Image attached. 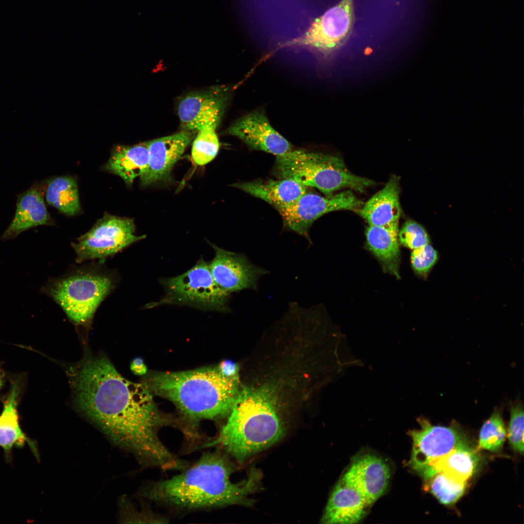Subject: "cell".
Returning <instances> with one entry per match:
<instances>
[{
  "mask_svg": "<svg viewBox=\"0 0 524 524\" xmlns=\"http://www.w3.org/2000/svg\"><path fill=\"white\" fill-rule=\"evenodd\" d=\"M72 373L75 405L114 442L144 464L176 470L182 460L163 443L159 432L173 421L156 407L143 385L131 382L103 355L85 358Z\"/></svg>",
  "mask_w": 524,
  "mask_h": 524,
  "instance_id": "6da1fadb",
  "label": "cell"
},
{
  "mask_svg": "<svg viewBox=\"0 0 524 524\" xmlns=\"http://www.w3.org/2000/svg\"><path fill=\"white\" fill-rule=\"evenodd\" d=\"M234 470L220 452L207 453L180 474L151 482L142 494L152 501L183 510L249 505L248 496L257 489L261 474L253 469L244 482L234 483L230 480Z\"/></svg>",
  "mask_w": 524,
  "mask_h": 524,
  "instance_id": "7a4b0ae2",
  "label": "cell"
},
{
  "mask_svg": "<svg viewBox=\"0 0 524 524\" xmlns=\"http://www.w3.org/2000/svg\"><path fill=\"white\" fill-rule=\"evenodd\" d=\"M268 385L240 389L226 423L207 446H218L240 462L279 441L285 427Z\"/></svg>",
  "mask_w": 524,
  "mask_h": 524,
  "instance_id": "3957f363",
  "label": "cell"
},
{
  "mask_svg": "<svg viewBox=\"0 0 524 524\" xmlns=\"http://www.w3.org/2000/svg\"><path fill=\"white\" fill-rule=\"evenodd\" d=\"M143 385L151 393L170 400L186 417L196 422L229 415L240 390L239 377L224 376L217 366L153 373Z\"/></svg>",
  "mask_w": 524,
  "mask_h": 524,
  "instance_id": "277c9868",
  "label": "cell"
},
{
  "mask_svg": "<svg viewBox=\"0 0 524 524\" xmlns=\"http://www.w3.org/2000/svg\"><path fill=\"white\" fill-rule=\"evenodd\" d=\"M104 262L75 267L48 287L49 294L76 326H90L98 308L118 282L117 273L107 268Z\"/></svg>",
  "mask_w": 524,
  "mask_h": 524,
  "instance_id": "5b68a950",
  "label": "cell"
},
{
  "mask_svg": "<svg viewBox=\"0 0 524 524\" xmlns=\"http://www.w3.org/2000/svg\"><path fill=\"white\" fill-rule=\"evenodd\" d=\"M274 173L278 179H288L314 187L326 196L344 189L361 192L375 183L351 173L337 156L304 149H294L277 156Z\"/></svg>",
  "mask_w": 524,
  "mask_h": 524,
  "instance_id": "8992f818",
  "label": "cell"
},
{
  "mask_svg": "<svg viewBox=\"0 0 524 524\" xmlns=\"http://www.w3.org/2000/svg\"><path fill=\"white\" fill-rule=\"evenodd\" d=\"M165 291L159 301L149 303L146 308L164 305L188 306L203 311L229 312L230 294L215 282L209 263L202 258L185 273L176 277L160 280Z\"/></svg>",
  "mask_w": 524,
  "mask_h": 524,
  "instance_id": "52a82bcc",
  "label": "cell"
},
{
  "mask_svg": "<svg viewBox=\"0 0 524 524\" xmlns=\"http://www.w3.org/2000/svg\"><path fill=\"white\" fill-rule=\"evenodd\" d=\"M133 219L104 213L87 232L77 238L71 246L76 254V262L82 263L106 259L146 238L135 234Z\"/></svg>",
  "mask_w": 524,
  "mask_h": 524,
  "instance_id": "ba28073f",
  "label": "cell"
},
{
  "mask_svg": "<svg viewBox=\"0 0 524 524\" xmlns=\"http://www.w3.org/2000/svg\"><path fill=\"white\" fill-rule=\"evenodd\" d=\"M354 20L353 0H341L316 19L302 35L282 47H299L327 55L349 37Z\"/></svg>",
  "mask_w": 524,
  "mask_h": 524,
  "instance_id": "9c48e42d",
  "label": "cell"
},
{
  "mask_svg": "<svg viewBox=\"0 0 524 524\" xmlns=\"http://www.w3.org/2000/svg\"><path fill=\"white\" fill-rule=\"evenodd\" d=\"M419 429L409 431L412 441L409 464L422 477L438 459L453 450L470 444L456 423L449 426H433L419 418Z\"/></svg>",
  "mask_w": 524,
  "mask_h": 524,
  "instance_id": "30bf717a",
  "label": "cell"
},
{
  "mask_svg": "<svg viewBox=\"0 0 524 524\" xmlns=\"http://www.w3.org/2000/svg\"><path fill=\"white\" fill-rule=\"evenodd\" d=\"M363 202L351 190L330 196H323L308 191L292 204L278 211L287 229L305 237L309 242L310 229L322 215L339 210L358 211Z\"/></svg>",
  "mask_w": 524,
  "mask_h": 524,
  "instance_id": "8fae6325",
  "label": "cell"
},
{
  "mask_svg": "<svg viewBox=\"0 0 524 524\" xmlns=\"http://www.w3.org/2000/svg\"><path fill=\"white\" fill-rule=\"evenodd\" d=\"M215 255L209 263L216 284L228 293L243 290L257 291L260 279L268 272L252 263L243 253L226 250L210 243Z\"/></svg>",
  "mask_w": 524,
  "mask_h": 524,
  "instance_id": "7c38bea8",
  "label": "cell"
},
{
  "mask_svg": "<svg viewBox=\"0 0 524 524\" xmlns=\"http://www.w3.org/2000/svg\"><path fill=\"white\" fill-rule=\"evenodd\" d=\"M229 93L221 87L190 93L182 98L178 114L183 128L190 132L203 129H216L225 113Z\"/></svg>",
  "mask_w": 524,
  "mask_h": 524,
  "instance_id": "4fadbf2b",
  "label": "cell"
},
{
  "mask_svg": "<svg viewBox=\"0 0 524 524\" xmlns=\"http://www.w3.org/2000/svg\"><path fill=\"white\" fill-rule=\"evenodd\" d=\"M227 132L255 150L277 156L294 149L292 144L271 125L264 113L253 111L231 124Z\"/></svg>",
  "mask_w": 524,
  "mask_h": 524,
  "instance_id": "5bb4252c",
  "label": "cell"
},
{
  "mask_svg": "<svg viewBox=\"0 0 524 524\" xmlns=\"http://www.w3.org/2000/svg\"><path fill=\"white\" fill-rule=\"evenodd\" d=\"M390 476V468L382 458L366 453L353 458L342 479L357 490L369 506L384 494Z\"/></svg>",
  "mask_w": 524,
  "mask_h": 524,
  "instance_id": "9a60e30c",
  "label": "cell"
},
{
  "mask_svg": "<svg viewBox=\"0 0 524 524\" xmlns=\"http://www.w3.org/2000/svg\"><path fill=\"white\" fill-rule=\"evenodd\" d=\"M193 137V132L184 131L147 142L148 162L140 176L141 185L147 186L167 179Z\"/></svg>",
  "mask_w": 524,
  "mask_h": 524,
  "instance_id": "2e32d148",
  "label": "cell"
},
{
  "mask_svg": "<svg viewBox=\"0 0 524 524\" xmlns=\"http://www.w3.org/2000/svg\"><path fill=\"white\" fill-rule=\"evenodd\" d=\"M367 507L360 492L341 478L330 495L321 523H357L363 517Z\"/></svg>",
  "mask_w": 524,
  "mask_h": 524,
  "instance_id": "e0dca14e",
  "label": "cell"
},
{
  "mask_svg": "<svg viewBox=\"0 0 524 524\" xmlns=\"http://www.w3.org/2000/svg\"><path fill=\"white\" fill-rule=\"evenodd\" d=\"M16 207L14 217L2 236L3 240L13 238L33 227L54 224L36 185L17 196Z\"/></svg>",
  "mask_w": 524,
  "mask_h": 524,
  "instance_id": "ac0fdd59",
  "label": "cell"
},
{
  "mask_svg": "<svg viewBox=\"0 0 524 524\" xmlns=\"http://www.w3.org/2000/svg\"><path fill=\"white\" fill-rule=\"evenodd\" d=\"M266 202L278 211L292 204L308 191V187L288 179L257 180L232 184Z\"/></svg>",
  "mask_w": 524,
  "mask_h": 524,
  "instance_id": "d6986e66",
  "label": "cell"
},
{
  "mask_svg": "<svg viewBox=\"0 0 524 524\" xmlns=\"http://www.w3.org/2000/svg\"><path fill=\"white\" fill-rule=\"evenodd\" d=\"M399 179L392 177L384 187L362 206L359 213L372 226L398 222L401 213Z\"/></svg>",
  "mask_w": 524,
  "mask_h": 524,
  "instance_id": "ffe728a7",
  "label": "cell"
},
{
  "mask_svg": "<svg viewBox=\"0 0 524 524\" xmlns=\"http://www.w3.org/2000/svg\"><path fill=\"white\" fill-rule=\"evenodd\" d=\"M398 223L369 225L366 238L369 249L379 261L384 271L399 278L400 252Z\"/></svg>",
  "mask_w": 524,
  "mask_h": 524,
  "instance_id": "44dd1931",
  "label": "cell"
},
{
  "mask_svg": "<svg viewBox=\"0 0 524 524\" xmlns=\"http://www.w3.org/2000/svg\"><path fill=\"white\" fill-rule=\"evenodd\" d=\"M148 162L147 142L133 146L118 145L113 147L103 168L121 177L131 187L134 179L144 172Z\"/></svg>",
  "mask_w": 524,
  "mask_h": 524,
  "instance_id": "7402d4cb",
  "label": "cell"
},
{
  "mask_svg": "<svg viewBox=\"0 0 524 524\" xmlns=\"http://www.w3.org/2000/svg\"><path fill=\"white\" fill-rule=\"evenodd\" d=\"M20 387L15 382L3 404L0 415V447L6 455H9L15 446H22L27 443L37 456V450L34 442L23 432L19 425L17 410Z\"/></svg>",
  "mask_w": 524,
  "mask_h": 524,
  "instance_id": "603a6c76",
  "label": "cell"
},
{
  "mask_svg": "<svg viewBox=\"0 0 524 524\" xmlns=\"http://www.w3.org/2000/svg\"><path fill=\"white\" fill-rule=\"evenodd\" d=\"M478 461L477 452L470 444L462 446L436 461L423 478L427 480L437 473L444 471L467 481L475 472Z\"/></svg>",
  "mask_w": 524,
  "mask_h": 524,
  "instance_id": "cb8c5ba5",
  "label": "cell"
},
{
  "mask_svg": "<svg viewBox=\"0 0 524 524\" xmlns=\"http://www.w3.org/2000/svg\"><path fill=\"white\" fill-rule=\"evenodd\" d=\"M45 196L49 205L67 216L74 215L81 210L77 181L71 177L60 176L49 180Z\"/></svg>",
  "mask_w": 524,
  "mask_h": 524,
  "instance_id": "d4e9b609",
  "label": "cell"
},
{
  "mask_svg": "<svg viewBox=\"0 0 524 524\" xmlns=\"http://www.w3.org/2000/svg\"><path fill=\"white\" fill-rule=\"evenodd\" d=\"M426 481V489L445 505L454 504L462 496L467 482L444 471L437 473Z\"/></svg>",
  "mask_w": 524,
  "mask_h": 524,
  "instance_id": "484cf974",
  "label": "cell"
},
{
  "mask_svg": "<svg viewBox=\"0 0 524 524\" xmlns=\"http://www.w3.org/2000/svg\"><path fill=\"white\" fill-rule=\"evenodd\" d=\"M506 430L503 418L498 409L483 425L479 433V446L492 452L501 450L504 443Z\"/></svg>",
  "mask_w": 524,
  "mask_h": 524,
  "instance_id": "4316f807",
  "label": "cell"
},
{
  "mask_svg": "<svg viewBox=\"0 0 524 524\" xmlns=\"http://www.w3.org/2000/svg\"><path fill=\"white\" fill-rule=\"evenodd\" d=\"M220 144L215 129L206 128L198 131L192 148V157L195 163L203 165L211 162L216 156Z\"/></svg>",
  "mask_w": 524,
  "mask_h": 524,
  "instance_id": "83f0119b",
  "label": "cell"
},
{
  "mask_svg": "<svg viewBox=\"0 0 524 524\" xmlns=\"http://www.w3.org/2000/svg\"><path fill=\"white\" fill-rule=\"evenodd\" d=\"M400 242L405 246L414 250L424 246L430 243L427 232L418 223L407 221L398 233Z\"/></svg>",
  "mask_w": 524,
  "mask_h": 524,
  "instance_id": "f1b7e54d",
  "label": "cell"
},
{
  "mask_svg": "<svg viewBox=\"0 0 524 524\" xmlns=\"http://www.w3.org/2000/svg\"><path fill=\"white\" fill-rule=\"evenodd\" d=\"M508 437L513 450L523 454L524 452V410L520 403L510 408V417Z\"/></svg>",
  "mask_w": 524,
  "mask_h": 524,
  "instance_id": "f546056e",
  "label": "cell"
},
{
  "mask_svg": "<svg viewBox=\"0 0 524 524\" xmlns=\"http://www.w3.org/2000/svg\"><path fill=\"white\" fill-rule=\"evenodd\" d=\"M438 258L437 251L429 244L412 250L411 265L414 270L420 274H426L435 265Z\"/></svg>",
  "mask_w": 524,
  "mask_h": 524,
  "instance_id": "4dcf8cb0",
  "label": "cell"
},
{
  "mask_svg": "<svg viewBox=\"0 0 524 524\" xmlns=\"http://www.w3.org/2000/svg\"><path fill=\"white\" fill-rule=\"evenodd\" d=\"M220 372L224 376L231 378L239 377L238 365L230 360H224L217 366Z\"/></svg>",
  "mask_w": 524,
  "mask_h": 524,
  "instance_id": "1f68e13d",
  "label": "cell"
},
{
  "mask_svg": "<svg viewBox=\"0 0 524 524\" xmlns=\"http://www.w3.org/2000/svg\"><path fill=\"white\" fill-rule=\"evenodd\" d=\"M130 369L136 375L142 376L147 372V366L140 358H136L132 360L130 364Z\"/></svg>",
  "mask_w": 524,
  "mask_h": 524,
  "instance_id": "d6a6232c",
  "label": "cell"
},
{
  "mask_svg": "<svg viewBox=\"0 0 524 524\" xmlns=\"http://www.w3.org/2000/svg\"><path fill=\"white\" fill-rule=\"evenodd\" d=\"M2 377L3 376H2V373H1V372L0 371V390L1 388V386H2V384H3V377Z\"/></svg>",
  "mask_w": 524,
  "mask_h": 524,
  "instance_id": "836d02e7",
  "label": "cell"
}]
</instances>
